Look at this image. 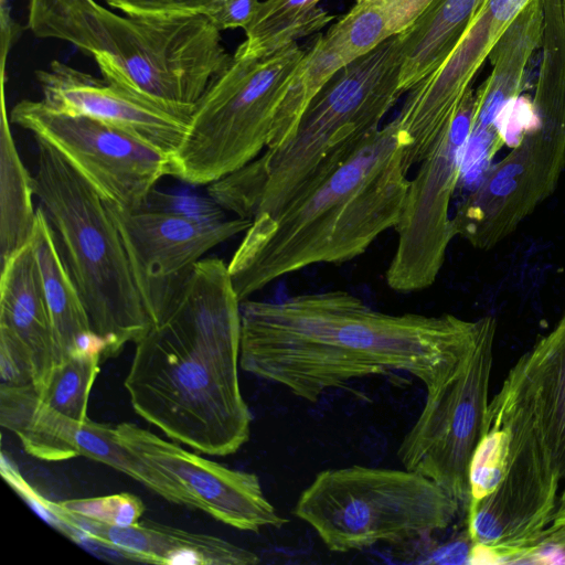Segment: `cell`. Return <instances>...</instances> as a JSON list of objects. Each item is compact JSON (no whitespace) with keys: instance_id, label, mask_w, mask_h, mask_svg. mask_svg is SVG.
I'll return each instance as SVG.
<instances>
[{"instance_id":"obj_4","label":"cell","mask_w":565,"mask_h":565,"mask_svg":"<svg viewBox=\"0 0 565 565\" xmlns=\"http://www.w3.org/2000/svg\"><path fill=\"white\" fill-rule=\"evenodd\" d=\"M398 35L339 68L279 146L209 184L222 209L259 221L276 215L333 160L381 121L403 94Z\"/></svg>"},{"instance_id":"obj_24","label":"cell","mask_w":565,"mask_h":565,"mask_svg":"<svg viewBox=\"0 0 565 565\" xmlns=\"http://www.w3.org/2000/svg\"><path fill=\"white\" fill-rule=\"evenodd\" d=\"M484 0H435L405 32L399 88L404 94L433 73L450 54Z\"/></svg>"},{"instance_id":"obj_2","label":"cell","mask_w":565,"mask_h":565,"mask_svg":"<svg viewBox=\"0 0 565 565\" xmlns=\"http://www.w3.org/2000/svg\"><path fill=\"white\" fill-rule=\"evenodd\" d=\"M124 385L134 411L171 440L228 456L250 436L238 377L241 300L228 266L198 262L135 343Z\"/></svg>"},{"instance_id":"obj_11","label":"cell","mask_w":565,"mask_h":565,"mask_svg":"<svg viewBox=\"0 0 565 565\" xmlns=\"http://www.w3.org/2000/svg\"><path fill=\"white\" fill-rule=\"evenodd\" d=\"M11 124L50 145L107 203L135 211L147 206L154 185L170 175V157L100 120L68 115L42 99H22Z\"/></svg>"},{"instance_id":"obj_18","label":"cell","mask_w":565,"mask_h":565,"mask_svg":"<svg viewBox=\"0 0 565 565\" xmlns=\"http://www.w3.org/2000/svg\"><path fill=\"white\" fill-rule=\"evenodd\" d=\"M10 430L26 454L45 461L86 457L118 470L173 504L194 509L189 494L172 478L147 463L117 437L115 427L68 418L42 404L39 397Z\"/></svg>"},{"instance_id":"obj_20","label":"cell","mask_w":565,"mask_h":565,"mask_svg":"<svg viewBox=\"0 0 565 565\" xmlns=\"http://www.w3.org/2000/svg\"><path fill=\"white\" fill-rule=\"evenodd\" d=\"M543 30V0H530L490 51L491 73L475 92L467 143L473 158L492 159L503 146L499 119L524 88L526 68L533 53L541 49Z\"/></svg>"},{"instance_id":"obj_3","label":"cell","mask_w":565,"mask_h":565,"mask_svg":"<svg viewBox=\"0 0 565 565\" xmlns=\"http://www.w3.org/2000/svg\"><path fill=\"white\" fill-rule=\"evenodd\" d=\"M408 141L395 119L351 146L276 215L252 221L227 264L241 302L307 266L341 264L395 227L409 184Z\"/></svg>"},{"instance_id":"obj_15","label":"cell","mask_w":565,"mask_h":565,"mask_svg":"<svg viewBox=\"0 0 565 565\" xmlns=\"http://www.w3.org/2000/svg\"><path fill=\"white\" fill-rule=\"evenodd\" d=\"M488 412L525 439L556 482L565 480V311L516 360Z\"/></svg>"},{"instance_id":"obj_23","label":"cell","mask_w":565,"mask_h":565,"mask_svg":"<svg viewBox=\"0 0 565 565\" xmlns=\"http://www.w3.org/2000/svg\"><path fill=\"white\" fill-rule=\"evenodd\" d=\"M435 0H356L315 42L339 70L384 41L408 30Z\"/></svg>"},{"instance_id":"obj_28","label":"cell","mask_w":565,"mask_h":565,"mask_svg":"<svg viewBox=\"0 0 565 565\" xmlns=\"http://www.w3.org/2000/svg\"><path fill=\"white\" fill-rule=\"evenodd\" d=\"M510 457V430L498 417L486 414L469 471V500L473 507L493 493L507 475Z\"/></svg>"},{"instance_id":"obj_33","label":"cell","mask_w":565,"mask_h":565,"mask_svg":"<svg viewBox=\"0 0 565 565\" xmlns=\"http://www.w3.org/2000/svg\"><path fill=\"white\" fill-rule=\"evenodd\" d=\"M550 527L555 535L565 543V487L558 495L556 509Z\"/></svg>"},{"instance_id":"obj_12","label":"cell","mask_w":565,"mask_h":565,"mask_svg":"<svg viewBox=\"0 0 565 565\" xmlns=\"http://www.w3.org/2000/svg\"><path fill=\"white\" fill-rule=\"evenodd\" d=\"M473 109L475 92L470 88L409 180L394 227L397 245L385 273L387 286L395 291L415 292L430 287L443 267L456 236L450 202L460 182Z\"/></svg>"},{"instance_id":"obj_1","label":"cell","mask_w":565,"mask_h":565,"mask_svg":"<svg viewBox=\"0 0 565 565\" xmlns=\"http://www.w3.org/2000/svg\"><path fill=\"white\" fill-rule=\"evenodd\" d=\"M483 317L390 315L343 290L241 302L239 367L316 403L372 375L406 373L427 395L461 369Z\"/></svg>"},{"instance_id":"obj_17","label":"cell","mask_w":565,"mask_h":565,"mask_svg":"<svg viewBox=\"0 0 565 565\" xmlns=\"http://www.w3.org/2000/svg\"><path fill=\"white\" fill-rule=\"evenodd\" d=\"M530 0H484L446 60L411 90L398 118L419 141L434 140L507 28Z\"/></svg>"},{"instance_id":"obj_10","label":"cell","mask_w":565,"mask_h":565,"mask_svg":"<svg viewBox=\"0 0 565 565\" xmlns=\"http://www.w3.org/2000/svg\"><path fill=\"white\" fill-rule=\"evenodd\" d=\"M497 320L483 317L477 344L458 373L426 396L424 406L397 449L405 469L439 484L459 503H468V471L489 404Z\"/></svg>"},{"instance_id":"obj_27","label":"cell","mask_w":565,"mask_h":565,"mask_svg":"<svg viewBox=\"0 0 565 565\" xmlns=\"http://www.w3.org/2000/svg\"><path fill=\"white\" fill-rule=\"evenodd\" d=\"M102 361V354L97 351L67 358L53 369L39 393L40 402L68 418L86 420L89 394Z\"/></svg>"},{"instance_id":"obj_7","label":"cell","mask_w":565,"mask_h":565,"mask_svg":"<svg viewBox=\"0 0 565 565\" xmlns=\"http://www.w3.org/2000/svg\"><path fill=\"white\" fill-rule=\"evenodd\" d=\"M533 122L488 168L452 216L456 235L490 249L512 234L556 189L565 168V25L561 0H544V30Z\"/></svg>"},{"instance_id":"obj_25","label":"cell","mask_w":565,"mask_h":565,"mask_svg":"<svg viewBox=\"0 0 565 565\" xmlns=\"http://www.w3.org/2000/svg\"><path fill=\"white\" fill-rule=\"evenodd\" d=\"M1 76L0 264L30 243L36 217L35 180L24 166L11 129Z\"/></svg>"},{"instance_id":"obj_34","label":"cell","mask_w":565,"mask_h":565,"mask_svg":"<svg viewBox=\"0 0 565 565\" xmlns=\"http://www.w3.org/2000/svg\"><path fill=\"white\" fill-rule=\"evenodd\" d=\"M561 6H562L563 22H564V25H565V0H561Z\"/></svg>"},{"instance_id":"obj_31","label":"cell","mask_w":565,"mask_h":565,"mask_svg":"<svg viewBox=\"0 0 565 565\" xmlns=\"http://www.w3.org/2000/svg\"><path fill=\"white\" fill-rule=\"evenodd\" d=\"M135 17L209 15L220 0H98Z\"/></svg>"},{"instance_id":"obj_26","label":"cell","mask_w":565,"mask_h":565,"mask_svg":"<svg viewBox=\"0 0 565 565\" xmlns=\"http://www.w3.org/2000/svg\"><path fill=\"white\" fill-rule=\"evenodd\" d=\"M320 0H264L244 30L245 40L235 54L263 57L274 54L298 40L315 34L332 20L328 11L318 6Z\"/></svg>"},{"instance_id":"obj_29","label":"cell","mask_w":565,"mask_h":565,"mask_svg":"<svg viewBox=\"0 0 565 565\" xmlns=\"http://www.w3.org/2000/svg\"><path fill=\"white\" fill-rule=\"evenodd\" d=\"M57 503L68 512L79 514L102 523L122 526L140 521L145 511L142 501L130 493L72 499Z\"/></svg>"},{"instance_id":"obj_19","label":"cell","mask_w":565,"mask_h":565,"mask_svg":"<svg viewBox=\"0 0 565 565\" xmlns=\"http://www.w3.org/2000/svg\"><path fill=\"white\" fill-rule=\"evenodd\" d=\"M41 501L45 511L70 531L132 561L170 565L259 563L254 552L211 534L190 532L150 520L125 526L107 524L68 512L57 502Z\"/></svg>"},{"instance_id":"obj_9","label":"cell","mask_w":565,"mask_h":565,"mask_svg":"<svg viewBox=\"0 0 565 565\" xmlns=\"http://www.w3.org/2000/svg\"><path fill=\"white\" fill-rule=\"evenodd\" d=\"M305 54L297 43L263 57L234 53L194 104L184 138L170 157V175L209 185L257 158Z\"/></svg>"},{"instance_id":"obj_13","label":"cell","mask_w":565,"mask_h":565,"mask_svg":"<svg viewBox=\"0 0 565 565\" xmlns=\"http://www.w3.org/2000/svg\"><path fill=\"white\" fill-rule=\"evenodd\" d=\"M106 203L126 247L150 323H156L189 270L213 247L245 233L252 221L221 211H128ZM150 324V326H151Z\"/></svg>"},{"instance_id":"obj_16","label":"cell","mask_w":565,"mask_h":565,"mask_svg":"<svg viewBox=\"0 0 565 565\" xmlns=\"http://www.w3.org/2000/svg\"><path fill=\"white\" fill-rule=\"evenodd\" d=\"M115 429L128 449L178 482L195 510L239 531L257 533L288 523L255 473L209 460L135 424L121 423Z\"/></svg>"},{"instance_id":"obj_21","label":"cell","mask_w":565,"mask_h":565,"mask_svg":"<svg viewBox=\"0 0 565 565\" xmlns=\"http://www.w3.org/2000/svg\"><path fill=\"white\" fill-rule=\"evenodd\" d=\"M0 326L29 349L39 394L60 364V350L31 241L1 265Z\"/></svg>"},{"instance_id":"obj_5","label":"cell","mask_w":565,"mask_h":565,"mask_svg":"<svg viewBox=\"0 0 565 565\" xmlns=\"http://www.w3.org/2000/svg\"><path fill=\"white\" fill-rule=\"evenodd\" d=\"M26 28L114 63L159 99L194 105L231 63L221 31L204 14H117L98 0H28Z\"/></svg>"},{"instance_id":"obj_30","label":"cell","mask_w":565,"mask_h":565,"mask_svg":"<svg viewBox=\"0 0 565 565\" xmlns=\"http://www.w3.org/2000/svg\"><path fill=\"white\" fill-rule=\"evenodd\" d=\"M34 386L32 355L9 329L0 326V387Z\"/></svg>"},{"instance_id":"obj_32","label":"cell","mask_w":565,"mask_h":565,"mask_svg":"<svg viewBox=\"0 0 565 565\" xmlns=\"http://www.w3.org/2000/svg\"><path fill=\"white\" fill-rule=\"evenodd\" d=\"M260 0H220L207 15L218 31L246 29L253 21Z\"/></svg>"},{"instance_id":"obj_8","label":"cell","mask_w":565,"mask_h":565,"mask_svg":"<svg viewBox=\"0 0 565 565\" xmlns=\"http://www.w3.org/2000/svg\"><path fill=\"white\" fill-rule=\"evenodd\" d=\"M459 504L418 472L354 465L317 473L292 513L316 531L328 550L347 553L445 530Z\"/></svg>"},{"instance_id":"obj_22","label":"cell","mask_w":565,"mask_h":565,"mask_svg":"<svg viewBox=\"0 0 565 565\" xmlns=\"http://www.w3.org/2000/svg\"><path fill=\"white\" fill-rule=\"evenodd\" d=\"M31 244L58 344L60 363L82 352L97 351L103 355V343L90 327L86 308L64 263L54 231L40 205L36 207Z\"/></svg>"},{"instance_id":"obj_14","label":"cell","mask_w":565,"mask_h":565,"mask_svg":"<svg viewBox=\"0 0 565 565\" xmlns=\"http://www.w3.org/2000/svg\"><path fill=\"white\" fill-rule=\"evenodd\" d=\"M94 60L100 78L57 60L35 71L41 99L56 111L108 124L171 157L184 138L194 105L149 95L106 57Z\"/></svg>"},{"instance_id":"obj_6","label":"cell","mask_w":565,"mask_h":565,"mask_svg":"<svg viewBox=\"0 0 565 565\" xmlns=\"http://www.w3.org/2000/svg\"><path fill=\"white\" fill-rule=\"evenodd\" d=\"M35 140V196L103 343L102 360L114 358L151 324L126 247L99 194L50 145Z\"/></svg>"}]
</instances>
